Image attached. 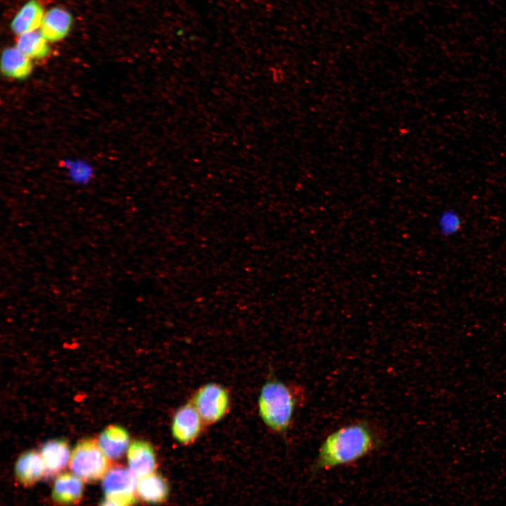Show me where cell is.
I'll use <instances>...</instances> for the list:
<instances>
[{"label": "cell", "mask_w": 506, "mask_h": 506, "mask_svg": "<svg viewBox=\"0 0 506 506\" xmlns=\"http://www.w3.org/2000/svg\"><path fill=\"white\" fill-rule=\"evenodd\" d=\"M382 444L381 434L366 420L343 426L330 433L320 445L311 472L346 466L370 455Z\"/></svg>", "instance_id": "1"}, {"label": "cell", "mask_w": 506, "mask_h": 506, "mask_svg": "<svg viewBox=\"0 0 506 506\" xmlns=\"http://www.w3.org/2000/svg\"><path fill=\"white\" fill-rule=\"evenodd\" d=\"M299 401L298 392L294 388L282 381L272 379L261 389L259 414L270 429L286 433L291 427Z\"/></svg>", "instance_id": "2"}, {"label": "cell", "mask_w": 506, "mask_h": 506, "mask_svg": "<svg viewBox=\"0 0 506 506\" xmlns=\"http://www.w3.org/2000/svg\"><path fill=\"white\" fill-rule=\"evenodd\" d=\"M72 474L86 482L103 479L110 469V459L91 439H83L74 446L70 459Z\"/></svg>", "instance_id": "3"}, {"label": "cell", "mask_w": 506, "mask_h": 506, "mask_svg": "<svg viewBox=\"0 0 506 506\" xmlns=\"http://www.w3.org/2000/svg\"><path fill=\"white\" fill-rule=\"evenodd\" d=\"M204 423L212 424L222 420L229 410L227 390L216 383H208L195 393L192 402Z\"/></svg>", "instance_id": "4"}, {"label": "cell", "mask_w": 506, "mask_h": 506, "mask_svg": "<svg viewBox=\"0 0 506 506\" xmlns=\"http://www.w3.org/2000/svg\"><path fill=\"white\" fill-rule=\"evenodd\" d=\"M136 476L123 466L110 468L103 478L102 488L107 499L122 506H131L136 502Z\"/></svg>", "instance_id": "5"}, {"label": "cell", "mask_w": 506, "mask_h": 506, "mask_svg": "<svg viewBox=\"0 0 506 506\" xmlns=\"http://www.w3.org/2000/svg\"><path fill=\"white\" fill-rule=\"evenodd\" d=\"M203 423L193 403L184 404L176 410L173 416L171 434L181 444H190L200 436Z\"/></svg>", "instance_id": "6"}, {"label": "cell", "mask_w": 506, "mask_h": 506, "mask_svg": "<svg viewBox=\"0 0 506 506\" xmlns=\"http://www.w3.org/2000/svg\"><path fill=\"white\" fill-rule=\"evenodd\" d=\"M72 25L71 13L57 6L46 11L39 31L49 43H55L66 38Z\"/></svg>", "instance_id": "7"}, {"label": "cell", "mask_w": 506, "mask_h": 506, "mask_svg": "<svg viewBox=\"0 0 506 506\" xmlns=\"http://www.w3.org/2000/svg\"><path fill=\"white\" fill-rule=\"evenodd\" d=\"M41 455L44 464V477L53 478L67 466L70 459L67 441L63 439H54L46 441L41 447Z\"/></svg>", "instance_id": "8"}, {"label": "cell", "mask_w": 506, "mask_h": 506, "mask_svg": "<svg viewBox=\"0 0 506 506\" xmlns=\"http://www.w3.org/2000/svg\"><path fill=\"white\" fill-rule=\"evenodd\" d=\"M127 460L129 469L137 478L155 472V453L152 445L148 441H133L127 450Z\"/></svg>", "instance_id": "9"}, {"label": "cell", "mask_w": 506, "mask_h": 506, "mask_svg": "<svg viewBox=\"0 0 506 506\" xmlns=\"http://www.w3.org/2000/svg\"><path fill=\"white\" fill-rule=\"evenodd\" d=\"M45 12L40 0L27 1L13 17L10 23L11 30L19 36L39 30Z\"/></svg>", "instance_id": "10"}, {"label": "cell", "mask_w": 506, "mask_h": 506, "mask_svg": "<svg viewBox=\"0 0 506 506\" xmlns=\"http://www.w3.org/2000/svg\"><path fill=\"white\" fill-rule=\"evenodd\" d=\"M44 464L41 454L34 450L24 452L18 458L15 474L24 486H31L44 476Z\"/></svg>", "instance_id": "11"}, {"label": "cell", "mask_w": 506, "mask_h": 506, "mask_svg": "<svg viewBox=\"0 0 506 506\" xmlns=\"http://www.w3.org/2000/svg\"><path fill=\"white\" fill-rule=\"evenodd\" d=\"M84 491L82 480L74 474L63 473L56 477L52 489V498L58 504L70 505L80 500Z\"/></svg>", "instance_id": "12"}, {"label": "cell", "mask_w": 506, "mask_h": 506, "mask_svg": "<svg viewBox=\"0 0 506 506\" xmlns=\"http://www.w3.org/2000/svg\"><path fill=\"white\" fill-rule=\"evenodd\" d=\"M129 436L122 427L112 424L100 434L98 444L105 455L111 460H117L129 448Z\"/></svg>", "instance_id": "13"}, {"label": "cell", "mask_w": 506, "mask_h": 506, "mask_svg": "<svg viewBox=\"0 0 506 506\" xmlns=\"http://www.w3.org/2000/svg\"><path fill=\"white\" fill-rule=\"evenodd\" d=\"M169 493L167 481L155 472L139 478L137 481L138 496L147 503H162L167 499Z\"/></svg>", "instance_id": "14"}, {"label": "cell", "mask_w": 506, "mask_h": 506, "mask_svg": "<svg viewBox=\"0 0 506 506\" xmlns=\"http://www.w3.org/2000/svg\"><path fill=\"white\" fill-rule=\"evenodd\" d=\"M2 72L11 79H25L32 72V60L25 56L15 46L6 48L1 54Z\"/></svg>", "instance_id": "15"}, {"label": "cell", "mask_w": 506, "mask_h": 506, "mask_svg": "<svg viewBox=\"0 0 506 506\" xmlns=\"http://www.w3.org/2000/svg\"><path fill=\"white\" fill-rule=\"evenodd\" d=\"M49 42L39 30L17 36L15 46L30 60H41L48 56Z\"/></svg>", "instance_id": "16"}]
</instances>
